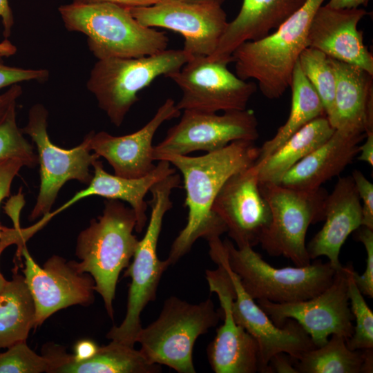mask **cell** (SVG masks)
<instances>
[{
  "label": "cell",
  "instance_id": "1",
  "mask_svg": "<svg viewBox=\"0 0 373 373\" xmlns=\"http://www.w3.org/2000/svg\"><path fill=\"white\" fill-rule=\"evenodd\" d=\"M254 141H234L225 147L197 157L163 155L182 173L188 209L186 224L174 240L166 259L170 265L186 254L195 241L220 238L227 232L221 219L212 211L213 204L227 179L252 166L258 156Z\"/></svg>",
  "mask_w": 373,
  "mask_h": 373
},
{
  "label": "cell",
  "instance_id": "2",
  "mask_svg": "<svg viewBox=\"0 0 373 373\" xmlns=\"http://www.w3.org/2000/svg\"><path fill=\"white\" fill-rule=\"evenodd\" d=\"M324 1L306 0L267 36L240 44L231 55L236 75L242 80L257 81L266 98H280L290 87L299 56L308 47L309 24Z\"/></svg>",
  "mask_w": 373,
  "mask_h": 373
},
{
  "label": "cell",
  "instance_id": "3",
  "mask_svg": "<svg viewBox=\"0 0 373 373\" xmlns=\"http://www.w3.org/2000/svg\"><path fill=\"white\" fill-rule=\"evenodd\" d=\"M135 226V215L131 207L119 200L108 199L102 214L92 219L77 238L75 254L81 261L76 262V266L93 277L95 290L102 296L111 318L119 274L129 265L139 242L133 233Z\"/></svg>",
  "mask_w": 373,
  "mask_h": 373
},
{
  "label": "cell",
  "instance_id": "4",
  "mask_svg": "<svg viewBox=\"0 0 373 373\" xmlns=\"http://www.w3.org/2000/svg\"><path fill=\"white\" fill-rule=\"evenodd\" d=\"M65 27L88 37L90 50L97 58H131L166 49L169 38L140 24L127 7L110 3H71L58 8Z\"/></svg>",
  "mask_w": 373,
  "mask_h": 373
},
{
  "label": "cell",
  "instance_id": "5",
  "mask_svg": "<svg viewBox=\"0 0 373 373\" xmlns=\"http://www.w3.org/2000/svg\"><path fill=\"white\" fill-rule=\"evenodd\" d=\"M181 177L175 173L151 188V198L148 227L127 267L125 277H130L126 312L119 326H113L106 338L134 347L142 327L140 315L147 304L153 301L163 273L170 266L166 260H161L157 254V242L164 217L173 206L171 194L180 187Z\"/></svg>",
  "mask_w": 373,
  "mask_h": 373
},
{
  "label": "cell",
  "instance_id": "6",
  "mask_svg": "<svg viewBox=\"0 0 373 373\" xmlns=\"http://www.w3.org/2000/svg\"><path fill=\"white\" fill-rule=\"evenodd\" d=\"M220 318L210 298L190 303L171 296L164 301L157 318L142 327L137 343L150 363L166 365L179 373H195V343L216 326Z\"/></svg>",
  "mask_w": 373,
  "mask_h": 373
},
{
  "label": "cell",
  "instance_id": "7",
  "mask_svg": "<svg viewBox=\"0 0 373 373\" xmlns=\"http://www.w3.org/2000/svg\"><path fill=\"white\" fill-rule=\"evenodd\" d=\"M223 245L229 267L254 300L283 303L309 299L332 284L337 270L329 261L321 260L305 266L276 268L251 247L239 248L227 239Z\"/></svg>",
  "mask_w": 373,
  "mask_h": 373
},
{
  "label": "cell",
  "instance_id": "8",
  "mask_svg": "<svg viewBox=\"0 0 373 373\" xmlns=\"http://www.w3.org/2000/svg\"><path fill=\"white\" fill-rule=\"evenodd\" d=\"M190 58L182 49H166L140 57L98 59L86 86L111 123L120 126L140 90L158 77L178 71Z\"/></svg>",
  "mask_w": 373,
  "mask_h": 373
},
{
  "label": "cell",
  "instance_id": "9",
  "mask_svg": "<svg viewBox=\"0 0 373 373\" xmlns=\"http://www.w3.org/2000/svg\"><path fill=\"white\" fill-rule=\"evenodd\" d=\"M271 211V221L259 244L269 256H283L296 266L310 264L305 245L307 229L325 219L327 191L323 187L298 190L259 183Z\"/></svg>",
  "mask_w": 373,
  "mask_h": 373
},
{
  "label": "cell",
  "instance_id": "10",
  "mask_svg": "<svg viewBox=\"0 0 373 373\" xmlns=\"http://www.w3.org/2000/svg\"><path fill=\"white\" fill-rule=\"evenodd\" d=\"M48 111L37 104L31 107L27 125L21 129L35 143L40 164V187L29 219L34 220L52 209L63 185L70 180L88 184L93 175L90 166L99 157L90 149L92 131L78 146L64 149L54 144L47 132Z\"/></svg>",
  "mask_w": 373,
  "mask_h": 373
},
{
  "label": "cell",
  "instance_id": "11",
  "mask_svg": "<svg viewBox=\"0 0 373 373\" xmlns=\"http://www.w3.org/2000/svg\"><path fill=\"white\" fill-rule=\"evenodd\" d=\"M228 64L208 56L192 57L168 75L182 90L177 108L205 113L246 109L256 84L232 73Z\"/></svg>",
  "mask_w": 373,
  "mask_h": 373
},
{
  "label": "cell",
  "instance_id": "12",
  "mask_svg": "<svg viewBox=\"0 0 373 373\" xmlns=\"http://www.w3.org/2000/svg\"><path fill=\"white\" fill-rule=\"evenodd\" d=\"M349 267L350 263L342 265L332 284L309 299L283 303L260 299L256 303L278 327L287 319L296 321L316 347L325 344L332 334L343 336L347 342L354 331L348 297Z\"/></svg>",
  "mask_w": 373,
  "mask_h": 373
},
{
  "label": "cell",
  "instance_id": "13",
  "mask_svg": "<svg viewBox=\"0 0 373 373\" xmlns=\"http://www.w3.org/2000/svg\"><path fill=\"white\" fill-rule=\"evenodd\" d=\"M209 254L216 264L228 273L233 288L231 311L236 321L256 341L259 349L258 372L267 373L271 357L285 352L297 361L315 347L310 336L294 320L287 319L283 326L276 325L267 314L244 289L238 276L229 267L220 239L209 242Z\"/></svg>",
  "mask_w": 373,
  "mask_h": 373
},
{
  "label": "cell",
  "instance_id": "14",
  "mask_svg": "<svg viewBox=\"0 0 373 373\" xmlns=\"http://www.w3.org/2000/svg\"><path fill=\"white\" fill-rule=\"evenodd\" d=\"M258 120L250 109L222 115L184 110L180 122L169 128L162 141L153 146V158L163 155H188L196 151L210 153L238 140L256 141Z\"/></svg>",
  "mask_w": 373,
  "mask_h": 373
},
{
  "label": "cell",
  "instance_id": "15",
  "mask_svg": "<svg viewBox=\"0 0 373 373\" xmlns=\"http://www.w3.org/2000/svg\"><path fill=\"white\" fill-rule=\"evenodd\" d=\"M127 8L144 26L180 33L184 39L182 50L191 57L213 54L228 23L218 4L160 0L151 6Z\"/></svg>",
  "mask_w": 373,
  "mask_h": 373
},
{
  "label": "cell",
  "instance_id": "16",
  "mask_svg": "<svg viewBox=\"0 0 373 373\" xmlns=\"http://www.w3.org/2000/svg\"><path fill=\"white\" fill-rule=\"evenodd\" d=\"M20 254L25 259L22 271L35 305V328L61 309L93 302L95 281L88 273L78 269L75 261H66L55 255L40 267L26 245Z\"/></svg>",
  "mask_w": 373,
  "mask_h": 373
},
{
  "label": "cell",
  "instance_id": "17",
  "mask_svg": "<svg viewBox=\"0 0 373 373\" xmlns=\"http://www.w3.org/2000/svg\"><path fill=\"white\" fill-rule=\"evenodd\" d=\"M237 247H254L269 225L271 211L260 193L258 169L252 166L229 177L212 207Z\"/></svg>",
  "mask_w": 373,
  "mask_h": 373
},
{
  "label": "cell",
  "instance_id": "18",
  "mask_svg": "<svg viewBox=\"0 0 373 373\" xmlns=\"http://www.w3.org/2000/svg\"><path fill=\"white\" fill-rule=\"evenodd\" d=\"M207 270L206 278L211 292L219 299L223 324L207 347L209 364L216 373H255L258 372L259 349L256 341L238 324L232 314L233 288L225 268Z\"/></svg>",
  "mask_w": 373,
  "mask_h": 373
},
{
  "label": "cell",
  "instance_id": "19",
  "mask_svg": "<svg viewBox=\"0 0 373 373\" xmlns=\"http://www.w3.org/2000/svg\"><path fill=\"white\" fill-rule=\"evenodd\" d=\"M180 115L174 100L168 98L151 120L134 133L114 136L105 131H92L91 151L106 159L116 175L126 178L145 176L155 167L152 144L155 133L164 122Z\"/></svg>",
  "mask_w": 373,
  "mask_h": 373
},
{
  "label": "cell",
  "instance_id": "20",
  "mask_svg": "<svg viewBox=\"0 0 373 373\" xmlns=\"http://www.w3.org/2000/svg\"><path fill=\"white\" fill-rule=\"evenodd\" d=\"M363 8L334 9L321 6L309 24L308 47L327 57L358 66L373 75V56L357 28L367 15Z\"/></svg>",
  "mask_w": 373,
  "mask_h": 373
},
{
  "label": "cell",
  "instance_id": "21",
  "mask_svg": "<svg viewBox=\"0 0 373 373\" xmlns=\"http://www.w3.org/2000/svg\"><path fill=\"white\" fill-rule=\"evenodd\" d=\"M325 223L308 243L311 260L326 256L338 269L340 250L347 237L362 225L361 201L351 175L340 178L325 206Z\"/></svg>",
  "mask_w": 373,
  "mask_h": 373
},
{
  "label": "cell",
  "instance_id": "22",
  "mask_svg": "<svg viewBox=\"0 0 373 373\" xmlns=\"http://www.w3.org/2000/svg\"><path fill=\"white\" fill-rule=\"evenodd\" d=\"M328 59L336 77L331 126L351 133L373 132V75L354 65Z\"/></svg>",
  "mask_w": 373,
  "mask_h": 373
},
{
  "label": "cell",
  "instance_id": "23",
  "mask_svg": "<svg viewBox=\"0 0 373 373\" xmlns=\"http://www.w3.org/2000/svg\"><path fill=\"white\" fill-rule=\"evenodd\" d=\"M306 0H243L238 15L228 22L209 57L232 62L234 50L246 41L262 39L278 28Z\"/></svg>",
  "mask_w": 373,
  "mask_h": 373
},
{
  "label": "cell",
  "instance_id": "24",
  "mask_svg": "<svg viewBox=\"0 0 373 373\" xmlns=\"http://www.w3.org/2000/svg\"><path fill=\"white\" fill-rule=\"evenodd\" d=\"M365 136L335 129L328 140L291 168L278 184L298 190L321 187L353 161Z\"/></svg>",
  "mask_w": 373,
  "mask_h": 373
},
{
  "label": "cell",
  "instance_id": "25",
  "mask_svg": "<svg viewBox=\"0 0 373 373\" xmlns=\"http://www.w3.org/2000/svg\"><path fill=\"white\" fill-rule=\"evenodd\" d=\"M94 174L87 188L78 191L64 203L66 207L85 198L98 195L107 199L126 202L133 210L136 218L135 230L141 233L147 222L148 203L144 198L151 188L163 178L176 173L175 168L166 160H160L155 167L145 176L126 178L107 173L102 161L96 160L92 164Z\"/></svg>",
  "mask_w": 373,
  "mask_h": 373
},
{
  "label": "cell",
  "instance_id": "26",
  "mask_svg": "<svg viewBox=\"0 0 373 373\" xmlns=\"http://www.w3.org/2000/svg\"><path fill=\"white\" fill-rule=\"evenodd\" d=\"M334 131L326 116L304 126L270 155L254 163L259 183L278 184L291 168L328 140Z\"/></svg>",
  "mask_w": 373,
  "mask_h": 373
},
{
  "label": "cell",
  "instance_id": "27",
  "mask_svg": "<svg viewBox=\"0 0 373 373\" xmlns=\"http://www.w3.org/2000/svg\"><path fill=\"white\" fill-rule=\"evenodd\" d=\"M35 318V303L24 276L15 269L0 292V350L26 341Z\"/></svg>",
  "mask_w": 373,
  "mask_h": 373
},
{
  "label": "cell",
  "instance_id": "28",
  "mask_svg": "<svg viewBox=\"0 0 373 373\" xmlns=\"http://www.w3.org/2000/svg\"><path fill=\"white\" fill-rule=\"evenodd\" d=\"M290 88L291 103L289 117L274 136L259 148L256 162L265 160L292 135L312 120L326 116L323 103L303 74L298 61L293 71Z\"/></svg>",
  "mask_w": 373,
  "mask_h": 373
},
{
  "label": "cell",
  "instance_id": "29",
  "mask_svg": "<svg viewBox=\"0 0 373 373\" xmlns=\"http://www.w3.org/2000/svg\"><path fill=\"white\" fill-rule=\"evenodd\" d=\"M160 365L150 363L140 352L124 343L113 341L99 347L88 360L74 361L71 354L55 373H158Z\"/></svg>",
  "mask_w": 373,
  "mask_h": 373
},
{
  "label": "cell",
  "instance_id": "30",
  "mask_svg": "<svg viewBox=\"0 0 373 373\" xmlns=\"http://www.w3.org/2000/svg\"><path fill=\"white\" fill-rule=\"evenodd\" d=\"M331 336L325 344L307 351L295 361L298 373H363V350H352L343 336Z\"/></svg>",
  "mask_w": 373,
  "mask_h": 373
},
{
  "label": "cell",
  "instance_id": "31",
  "mask_svg": "<svg viewBox=\"0 0 373 373\" xmlns=\"http://www.w3.org/2000/svg\"><path fill=\"white\" fill-rule=\"evenodd\" d=\"M300 68L318 95L329 122L334 113L336 77L328 57L316 48L307 47L298 58Z\"/></svg>",
  "mask_w": 373,
  "mask_h": 373
},
{
  "label": "cell",
  "instance_id": "32",
  "mask_svg": "<svg viewBox=\"0 0 373 373\" xmlns=\"http://www.w3.org/2000/svg\"><path fill=\"white\" fill-rule=\"evenodd\" d=\"M61 350L52 345L41 356L32 351L26 341L18 342L0 353V373H54L60 362Z\"/></svg>",
  "mask_w": 373,
  "mask_h": 373
},
{
  "label": "cell",
  "instance_id": "33",
  "mask_svg": "<svg viewBox=\"0 0 373 373\" xmlns=\"http://www.w3.org/2000/svg\"><path fill=\"white\" fill-rule=\"evenodd\" d=\"M354 270L353 265L350 263L348 297L356 325L354 326L352 336L346 343L347 347L352 350H363L373 348V312L354 280Z\"/></svg>",
  "mask_w": 373,
  "mask_h": 373
},
{
  "label": "cell",
  "instance_id": "34",
  "mask_svg": "<svg viewBox=\"0 0 373 373\" xmlns=\"http://www.w3.org/2000/svg\"><path fill=\"white\" fill-rule=\"evenodd\" d=\"M15 107L12 106L0 119V160L18 158L25 166L34 167L39 163L38 156L17 126Z\"/></svg>",
  "mask_w": 373,
  "mask_h": 373
},
{
  "label": "cell",
  "instance_id": "35",
  "mask_svg": "<svg viewBox=\"0 0 373 373\" xmlns=\"http://www.w3.org/2000/svg\"><path fill=\"white\" fill-rule=\"evenodd\" d=\"M355 238L364 246L366 254V265L364 272L358 275L353 271L354 280L363 295L373 298V229L361 225L356 230Z\"/></svg>",
  "mask_w": 373,
  "mask_h": 373
},
{
  "label": "cell",
  "instance_id": "36",
  "mask_svg": "<svg viewBox=\"0 0 373 373\" xmlns=\"http://www.w3.org/2000/svg\"><path fill=\"white\" fill-rule=\"evenodd\" d=\"M3 57L0 52V89L25 81H46L49 76L46 69H24L7 66L2 61Z\"/></svg>",
  "mask_w": 373,
  "mask_h": 373
},
{
  "label": "cell",
  "instance_id": "37",
  "mask_svg": "<svg viewBox=\"0 0 373 373\" xmlns=\"http://www.w3.org/2000/svg\"><path fill=\"white\" fill-rule=\"evenodd\" d=\"M24 166V162L18 158L0 160V203L5 198L10 195L12 182ZM3 228V227L0 226V255L3 251L1 248ZM6 281L0 272V292Z\"/></svg>",
  "mask_w": 373,
  "mask_h": 373
},
{
  "label": "cell",
  "instance_id": "38",
  "mask_svg": "<svg viewBox=\"0 0 373 373\" xmlns=\"http://www.w3.org/2000/svg\"><path fill=\"white\" fill-rule=\"evenodd\" d=\"M352 178L362 201V225L373 229V184L361 171L355 169Z\"/></svg>",
  "mask_w": 373,
  "mask_h": 373
},
{
  "label": "cell",
  "instance_id": "39",
  "mask_svg": "<svg viewBox=\"0 0 373 373\" xmlns=\"http://www.w3.org/2000/svg\"><path fill=\"white\" fill-rule=\"evenodd\" d=\"M298 373L295 360L285 352L274 355L268 364L267 373Z\"/></svg>",
  "mask_w": 373,
  "mask_h": 373
},
{
  "label": "cell",
  "instance_id": "40",
  "mask_svg": "<svg viewBox=\"0 0 373 373\" xmlns=\"http://www.w3.org/2000/svg\"><path fill=\"white\" fill-rule=\"evenodd\" d=\"M99 346L91 340H82L78 341L74 347V354L71 358L74 361H83L89 359L97 352Z\"/></svg>",
  "mask_w": 373,
  "mask_h": 373
},
{
  "label": "cell",
  "instance_id": "41",
  "mask_svg": "<svg viewBox=\"0 0 373 373\" xmlns=\"http://www.w3.org/2000/svg\"><path fill=\"white\" fill-rule=\"evenodd\" d=\"M21 94L22 88L17 84L10 86L8 90L0 95V119L12 106L16 104Z\"/></svg>",
  "mask_w": 373,
  "mask_h": 373
},
{
  "label": "cell",
  "instance_id": "42",
  "mask_svg": "<svg viewBox=\"0 0 373 373\" xmlns=\"http://www.w3.org/2000/svg\"><path fill=\"white\" fill-rule=\"evenodd\" d=\"M159 1L160 0H73V3L80 4L110 3L125 7H139L151 6Z\"/></svg>",
  "mask_w": 373,
  "mask_h": 373
},
{
  "label": "cell",
  "instance_id": "43",
  "mask_svg": "<svg viewBox=\"0 0 373 373\" xmlns=\"http://www.w3.org/2000/svg\"><path fill=\"white\" fill-rule=\"evenodd\" d=\"M0 17L3 28V37L8 39L14 25V17L8 0H0Z\"/></svg>",
  "mask_w": 373,
  "mask_h": 373
},
{
  "label": "cell",
  "instance_id": "44",
  "mask_svg": "<svg viewBox=\"0 0 373 373\" xmlns=\"http://www.w3.org/2000/svg\"><path fill=\"white\" fill-rule=\"evenodd\" d=\"M358 160L373 166V132L366 133L365 142L359 146Z\"/></svg>",
  "mask_w": 373,
  "mask_h": 373
},
{
  "label": "cell",
  "instance_id": "45",
  "mask_svg": "<svg viewBox=\"0 0 373 373\" xmlns=\"http://www.w3.org/2000/svg\"><path fill=\"white\" fill-rule=\"evenodd\" d=\"M370 0H329L327 6L334 9L358 8L366 6Z\"/></svg>",
  "mask_w": 373,
  "mask_h": 373
},
{
  "label": "cell",
  "instance_id": "46",
  "mask_svg": "<svg viewBox=\"0 0 373 373\" xmlns=\"http://www.w3.org/2000/svg\"><path fill=\"white\" fill-rule=\"evenodd\" d=\"M364 363L363 373H372L373 371V348L363 350Z\"/></svg>",
  "mask_w": 373,
  "mask_h": 373
},
{
  "label": "cell",
  "instance_id": "47",
  "mask_svg": "<svg viewBox=\"0 0 373 373\" xmlns=\"http://www.w3.org/2000/svg\"><path fill=\"white\" fill-rule=\"evenodd\" d=\"M17 51V48L8 39H5L0 42V52L3 57H9L14 55Z\"/></svg>",
  "mask_w": 373,
  "mask_h": 373
},
{
  "label": "cell",
  "instance_id": "48",
  "mask_svg": "<svg viewBox=\"0 0 373 373\" xmlns=\"http://www.w3.org/2000/svg\"><path fill=\"white\" fill-rule=\"evenodd\" d=\"M192 3H213L222 6L225 0H181Z\"/></svg>",
  "mask_w": 373,
  "mask_h": 373
}]
</instances>
